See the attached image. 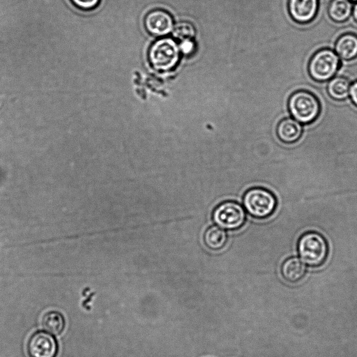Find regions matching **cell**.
<instances>
[{"label": "cell", "instance_id": "obj_14", "mask_svg": "<svg viewBox=\"0 0 357 357\" xmlns=\"http://www.w3.org/2000/svg\"><path fill=\"white\" fill-rule=\"evenodd\" d=\"M350 0H331L328 8L330 18L335 22H344L352 13Z\"/></svg>", "mask_w": 357, "mask_h": 357}, {"label": "cell", "instance_id": "obj_18", "mask_svg": "<svg viewBox=\"0 0 357 357\" xmlns=\"http://www.w3.org/2000/svg\"><path fill=\"white\" fill-rule=\"evenodd\" d=\"M78 8L83 10H90L96 8L100 0H70Z\"/></svg>", "mask_w": 357, "mask_h": 357}, {"label": "cell", "instance_id": "obj_17", "mask_svg": "<svg viewBox=\"0 0 357 357\" xmlns=\"http://www.w3.org/2000/svg\"><path fill=\"white\" fill-rule=\"evenodd\" d=\"M172 33L175 38L182 41L192 39L195 35V29L191 23L180 22L174 26Z\"/></svg>", "mask_w": 357, "mask_h": 357}, {"label": "cell", "instance_id": "obj_4", "mask_svg": "<svg viewBox=\"0 0 357 357\" xmlns=\"http://www.w3.org/2000/svg\"><path fill=\"white\" fill-rule=\"evenodd\" d=\"M243 204L245 209L251 216L257 219H264L274 212L277 200L269 190L255 187L245 192Z\"/></svg>", "mask_w": 357, "mask_h": 357}, {"label": "cell", "instance_id": "obj_2", "mask_svg": "<svg viewBox=\"0 0 357 357\" xmlns=\"http://www.w3.org/2000/svg\"><path fill=\"white\" fill-rule=\"evenodd\" d=\"M179 45L171 38H162L149 48L148 57L153 68L160 72L173 70L180 59Z\"/></svg>", "mask_w": 357, "mask_h": 357}, {"label": "cell", "instance_id": "obj_1", "mask_svg": "<svg viewBox=\"0 0 357 357\" xmlns=\"http://www.w3.org/2000/svg\"><path fill=\"white\" fill-rule=\"evenodd\" d=\"M297 251L304 264L317 267L325 261L328 253V245L321 234L315 231H308L299 237Z\"/></svg>", "mask_w": 357, "mask_h": 357}, {"label": "cell", "instance_id": "obj_12", "mask_svg": "<svg viewBox=\"0 0 357 357\" xmlns=\"http://www.w3.org/2000/svg\"><path fill=\"white\" fill-rule=\"evenodd\" d=\"M306 267L303 261L291 257L284 261L281 266L282 278L288 282L295 283L300 281L305 275Z\"/></svg>", "mask_w": 357, "mask_h": 357}, {"label": "cell", "instance_id": "obj_21", "mask_svg": "<svg viewBox=\"0 0 357 357\" xmlns=\"http://www.w3.org/2000/svg\"><path fill=\"white\" fill-rule=\"evenodd\" d=\"M352 14L355 21L357 22V3L354 5L352 9Z\"/></svg>", "mask_w": 357, "mask_h": 357}, {"label": "cell", "instance_id": "obj_7", "mask_svg": "<svg viewBox=\"0 0 357 357\" xmlns=\"http://www.w3.org/2000/svg\"><path fill=\"white\" fill-rule=\"evenodd\" d=\"M27 351L30 357H55L57 344L50 334L38 331L29 340Z\"/></svg>", "mask_w": 357, "mask_h": 357}, {"label": "cell", "instance_id": "obj_11", "mask_svg": "<svg viewBox=\"0 0 357 357\" xmlns=\"http://www.w3.org/2000/svg\"><path fill=\"white\" fill-rule=\"evenodd\" d=\"M335 52L344 60L350 61L357 57V35L346 33L337 39Z\"/></svg>", "mask_w": 357, "mask_h": 357}, {"label": "cell", "instance_id": "obj_6", "mask_svg": "<svg viewBox=\"0 0 357 357\" xmlns=\"http://www.w3.org/2000/svg\"><path fill=\"white\" fill-rule=\"evenodd\" d=\"M213 222L223 229L236 230L245 223L246 214L243 206L233 201L218 205L212 213Z\"/></svg>", "mask_w": 357, "mask_h": 357}, {"label": "cell", "instance_id": "obj_19", "mask_svg": "<svg viewBox=\"0 0 357 357\" xmlns=\"http://www.w3.org/2000/svg\"><path fill=\"white\" fill-rule=\"evenodd\" d=\"M179 47L181 52L186 56H188L194 52L196 47L192 39H189L181 41Z\"/></svg>", "mask_w": 357, "mask_h": 357}, {"label": "cell", "instance_id": "obj_20", "mask_svg": "<svg viewBox=\"0 0 357 357\" xmlns=\"http://www.w3.org/2000/svg\"><path fill=\"white\" fill-rule=\"evenodd\" d=\"M349 96L352 102L357 107V80L351 84Z\"/></svg>", "mask_w": 357, "mask_h": 357}, {"label": "cell", "instance_id": "obj_13", "mask_svg": "<svg viewBox=\"0 0 357 357\" xmlns=\"http://www.w3.org/2000/svg\"><path fill=\"white\" fill-rule=\"evenodd\" d=\"M350 80L344 76H335L327 84V92L331 98L336 100H345L349 94Z\"/></svg>", "mask_w": 357, "mask_h": 357}, {"label": "cell", "instance_id": "obj_5", "mask_svg": "<svg viewBox=\"0 0 357 357\" xmlns=\"http://www.w3.org/2000/svg\"><path fill=\"white\" fill-rule=\"evenodd\" d=\"M340 66V57L332 50L324 48L316 52L309 61L308 73L317 82L329 81Z\"/></svg>", "mask_w": 357, "mask_h": 357}, {"label": "cell", "instance_id": "obj_15", "mask_svg": "<svg viewBox=\"0 0 357 357\" xmlns=\"http://www.w3.org/2000/svg\"><path fill=\"white\" fill-rule=\"evenodd\" d=\"M227 235L226 231L218 226L208 227L204 234L206 246L212 250H219L226 244Z\"/></svg>", "mask_w": 357, "mask_h": 357}, {"label": "cell", "instance_id": "obj_8", "mask_svg": "<svg viewBox=\"0 0 357 357\" xmlns=\"http://www.w3.org/2000/svg\"><path fill=\"white\" fill-rule=\"evenodd\" d=\"M144 26L146 31L154 36H165L172 31L174 20L168 12L155 9L145 16Z\"/></svg>", "mask_w": 357, "mask_h": 357}, {"label": "cell", "instance_id": "obj_9", "mask_svg": "<svg viewBox=\"0 0 357 357\" xmlns=\"http://www.w3.org/2000/svg\"><path fill=\"white\" fill-rule=\"evenodd\" d=\"M318 0H289L288 10L291 17L297 23L307 24L316 16Z\"/></svg>", "mask_w": 357, "mask_h": 357}, {"label": "cell", "instance_id": "obj_22", "mask_svg": "<svg viewBox=\"0 0 357 357\" xmlns=\"http://www.w3.org/2000/svg\"><path fill=\"white\" fill-rule=\"evenodd\" d=\"M351 1H357V0H350Z\"/></svg>", "mask_w": 357, "mask_h": 357}, {"label": "cell", "instance_id": "obj_3", "mask_svg": "<svg viewBox=\"0 0 357 357\" xmlns=\"http://www.w3.org/2000/svg\"><path fill=\"white\" fill-rule=\"evenodd\" d=\"M288 109L292 117L303 124H308L317 119L320 103L311 92L299 90L294 92L288 100Z\"/></svg>", "mask_w": 357, "mask_h": 357}, {"label": "cell", "instance_id": "obj_16", "mask_svg": "<svg viewBox=\"0 0 357 357\" xmlns=\"http://www.w3.org/2000/svg\"><path fill=\"white\" fill-rule=\"evenodd\" d=\"M42 326L47 332L58 335L65 326V320L61 314L56 311H50L45 314L42 319Z\"/></svg>", "mask_w": 357, "mask_h": 357}, {"label": "cell", "instance_id": "obj_10", "mask_svg": "<svg viewBox=\"0 0 357 357\" xmlns=\"http://www.w3.org/2000/svg\"><path fill=\"white\" fill-rule=\"evenodd\" d=\"M303 128L294 118H285L277 126L276 133L279 139L286 144H292L298 140L302 135Z\"/></svg>", "mask_w": 357, "mask_h": 357}]
</instances>
